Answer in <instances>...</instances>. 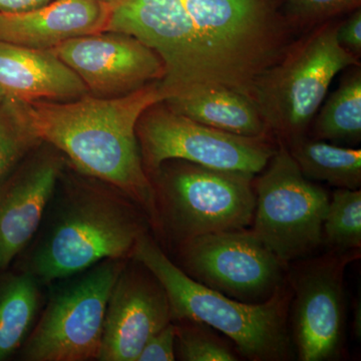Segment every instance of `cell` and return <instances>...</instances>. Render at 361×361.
Returning <instances> with one entry per match:
<instances>
[{"label":"cell","mask_w":361,"mask_h":361,"mask_svg":"<svg viewBox=\"0 0 361 361\" xmlns=\"http://www.w3.org/2000/svg\"><path fill=\"white\" fill-rule=\"evenodd\" d=\"M0 87L25 103L71 102L89 94L87 87L52 51L0 40Z\"/></svg>","instance_id":"obj_16"},{"label":"cell","mask_w":361,"mask_h":361,"mask_svg":"<svg viewBox=\"0 0 361 361\" xmlns=\"http://www.w3.org/2000/svg\"><path fill=\"white\" fill-rule=\"evenodd\" d=\"M71 189L33 253L28 272L37 281L51 283L103 261L123 260L145 233L120 191L87 183Z\"/></svg>","instance_id":"obj_4"},{"label":"cell","mask_w":361,"mask_h":361,"mask_svg":"<svg viewBox=\"0 0 361 361\" xmlns=\"http://www.w3.org/2000/svg\"><path fill=\"white\" fill-rule=\"evenodd\" d=\"M176 325V348L180 360L185 361H235L238 357L212 327L193 320H179Z\"/></svg>","instance_id":"obj_23"},{"label":"cell","mask_w":361,"mask_h":361,"mask_svg":"<svg viewBox=\"0 0 361 361\" xmlns=\"http://www.w3.org/2000/svg\"><path fill=\"white\" fill-rule=\"evenodd\" d=\"M185 273L199 283L246 303H260L283 286L285 264L253 232L208 233L179 243Z\"/></svg>","instance_id":"obj_10"},{"label":"cell","mask_w":361,"mask_h":361,"mask_svg":"<svg viewBox=\"0 0 361 361\" xmlns=\"http://www.w3.org/2000/svg\"><path fill=\"white\" fill-rule=\"evenodd\" d=\"M137 137L148 175L169 160L256 175L264 170L277 148L271 137H244L214 129L177 113L164 101L152 104L140 116Z\"/></svg>","instance_id":"obj_8"},{"label":"cell","mask_w":361,"mask_h":361,"mask_svg":"<svg viewBox=\"0 0 361 361\" xmlns=\"http://www.w3.org/2000/svg\"><path fill=\"white\" fill-rule=\"evenodd\" d=\"M313 135L331 144L356 145L361 141L360 66L342 78L315 118Z\"/></svg>","instance_id":"obj_19"},{"label":"cell","mask_w":361,"mask_h":361,"mask_svg":"<svg viewBox=\"0 0 361 361\" xmlns=\"http://www.w3.org/2000/svg\"><path fill=\"white\" fill-rule=\"evenodd\" d=\"M360 250L334 251L297 268L292 329L302 361L334 360L341 355L345 326L343 275Z\"/></svg>","instance_id":"obj_11"},{"label":"cell","mask_w":361,"mask_h":361,"mask_svg":"<svg viewBox=\"0 0 361 361\" xmlns=\"http://www.w3.org/2000/svg\"><path fill=\"white\" fill-rule=\"evenodd\" d=\"M161 82L126 96H85L71 102L25 103L40 140L66 157L80 174L116 188L159 227L155 192L137 137L140 116L167 99Z\"/></svg>","instance_id":"obj_2"},{"label":"cell","mask_w":361,"mask_h":361,"mask_svg":"<svg viewBox=\"0 0 361 361\" xmlns=\"http://www.w3.org/2000/svg\"><path fill=\"white\" fill-rule=\"evenodd\" d=\"M39 307V287L30 272L16 275L0 288V360L25 341Z\"/></svg>","instance_id":"obj_20"},{"label":"cell","mask_w":361,"mask_h":361,"mask_svg":"<svg viewBox=\"0 0 361 361\" xmlns=\"http://www.w3.org/2000/svg\"><path fill=\"white\" fill-rule=\"evenodd\" d=\"M111 13L99 0H52L32 11L0 13V40L51 51L66 40L104 32Z\"/></svg>","instance_id":"obj_15"},{"label":"cell","mask_w":361,"mask_h":361,"mask_svg":"<svg viewBox=\"0 0 361 361\" xmlns=\"http://www.w3.org/2000/svg\"><path fill=\"white\" fill-rule=\"evenodd\" d=\"M149 177L159 228L178 244L208 233L245 229L253 221L255 175L169 160Z\"/></svg>","instance_id":"obj_6"},{"label":"cell","mask_w":361,"mask_h":361,"mask_svg":"<svg viewBox=\"0 0 361 361\" xmlns=\"http://www.w3.org/2000/svg\"><path fill=\"white\" fill-rule=\"evenodd\" d=\"M276 142V151L254 182L252 232L287 265L307 257L322 245L329 198L302 174L286 145Z\"/></svg>","instance_id":"obj_7"},{"label":"cell","mask_w":361,"mask_h":361,"mask_svg":"<svg viewBox=\"0 0 361 361\" xmlns=\"http://www.w3.org/2000/svg\"><path fill=\"white\" fill-rule=\"evenodd\" d=\"M63 156L42 142L0 184V270L30 243L54 197Z\"/></svg>","instance_id":"obj_13"},{"label":"cell","mask_w":361,"mask_h":361,"mask_svg":"<svg viewBox=\"0 0 361 361\" xmlns=\"http://www.w3.org/2000/svg\"><path fill=\"white\" fill-rule=\"evenodd\" d=\"M336 37L339 44L348 49L356 58L361 56V11H353L351 16L343 23L337 25Z\"/></svg>","instance_id":"obj_26"},{"label":"cell","mask_w":361,"mask_h":361,"mask_svg":"<svg viewBox=\"0 0 361 361\" xmlns=\"http://www.w3.org/2000/svg\"><path fill=\"white\" fill-rule=\"evenodd\" d=\"M132 256L165 289L172 319L193 320L212 327L231 339L251 360L290 357L287 329L290 294L284 285L264 302H241L188 276L146 233L137 239Z\"/></svg>","instance_id":"obj_3"},{"label":"cell","mask_w":361,"mask_h":361,"mask_svg":"<svg viewBox=\"0 0 361 361\" xmlns=\"http://www.w3.org/2000/svg\"><path fill=\"white\" fill-rule=\"evenodd\" d=\"M4 97H6V94H4V90H2L1 87H0V103H1L2 99H4Z\"/></svg>","instance_id":"obj_29"},{"label":"cell","mask_w":361,"mask_h":361,"mask_svg":"<svg viewBox=\"0 0 361 361\" xmlns=\"http://www.w3.org/2000/svg\"><path fill=\"white\" fill-rule=\"evenodd\" d=\"M51 51L94 97L126 96L165 75L159 54L128 33L104 30L66 40Z\"/></svg>","instance_id":"obj_12"},{"label":"cell","mask_w":361,"mask_h":361,"mask_svg":"<svg viewBox=\"0 0 361 361\" xmlns=\"http://www.w3.org/2000/svg\"><path fill=\"white\" fill-rule=\"evenodd\" d=\"M164 102L177 113L214 129L244 137H271L257 106L237 90L203 85Z\"/></svg>","instance_id":"obj_17"},{"label":"cell","mask_w":361,"mask_h":361,"mask_svg":"<svg viewBox=\"0 0 361 361\" xmlns=\"http://www.w3.org/2000/svg\"><path fill=\"white\" fill-rule=\"evenodd\" d=\"M337 25L329 20L314 26L254 85L251 99L276 141L288 144L304 137L334 78L360 66V59L339 44Z\"/></svg>","instance_id":"obj_5"},{"label":"cell","mask_w":361,"mask_h":361,"mask_svg":"<svg viewBox=\"0 0 361 361\" xmlns=\"http://www.w3.org/2000/svg\"><path fill=\"white\" fill-rule=\"evenodd\" d=\"M285 145L307 179L325 182L341 189H360V149L344 148L305 137Z\"/></svg>","instance_id":"obj_18"},{"label":"cell","mask_w":361,"mask_h":361,"mask_svg":"<svg viewBox=\"0 0 361 361\" xmlns=\"http://www.w3.org/2000/svg\"><path fill=\"white\" fill-rule=\"evenodd\" d=\"M42 142L25 102L6 94L0 103V184Z\"/></svg>","instance_id":"obj_21"},{"label":"cell","mask_w":361,"mask_h":361,"mask_svg":"<svg viewBox=\"0 0 361 361\" xmlns=\"http://www.w3.org/2000/svg\"><path fill=\"white\" fill-rule=\"evenodd\" d=\"M299 30L284 0H122L111 7L106 27L159 54L167 99L203 85L251 99L254 85L282 59Z\"/></svg>","instance_id":"obj_1"},{"label":"cell","mask_w":361,"mask_h":361,"mask_svg":"<svg viewBox=\"0 0 361 361\" xmlns=\"http://www.w3.org/2000/svg\"><path fill=\"white\" fill-rule=\"evenodd\" d=\"M289 18L299 28L319 25L360 8L361 0H284Z\"/></svg>","instance_id":"obj_24"},{"label":"cell","mask_w":361,"mask_h":361,"mask_svg":"<svg viewBox=\"0 0 361 361\" xmlns=\"http://www.w3.org/2000/svg\"><path fill=\"white\" fill-rule=\"evenodd\" d=\"M322 239L337 252L361 247V191L341 189L334 193L322 226Z\"/></svg>","instance_id":"obj_22"},{"label":"cell","mask_w":361,"mask_h":361,"mask_svg":"<svg viewBox=\"0 0 361 361\" xmlns=\"http://www.w3.org/2000/svg\"><path fill=\"white\" fill-rule=\"evenodd\" d=\"M99 1L103 2V4H108L111 7L115 6L116 4H118V2L122 1V0H99Z\"/></svg>","instance_id":"obj_28"},{"label":"cell","mask_w":361,"mask_h":361,"mask_svg":"<svg viewBox=\"0 0 361 361\" xmlns=\"http://www.w3.org/2000/svg\"><path fill=\"white\" fill-rule=\"evenodd\" d=\"M177 327L172 322L154 334L145 344L137 361H174Z\"/></svg>","instance_id":"obj_25"},{"label":"cell","mask_w":361,"mask_h":361,"mask_svg":"<svg viewBox=\"0 0 361 361\" xmlns=\"http://www.w3.org/2000/svg\"><path fill=\"white\" fill-rule=\"evenodd\" d=\"M123 261H103L54 293L26 342L23 360H99L106 306Z\"/></svg>","instance_id":"obj_9"},{"label":"cell","mask_w":361,"mask_h":361,"mask_svg":"<svg viewBox=\"0 0 361 361\" xmlns=\"http://www.w3.org/2000/svg\"><path fill=\"white\" fill-rule=\"evenodd\" d=\"M123 267L104 316L101 361H137L146 342L172 320L165 289L147 268Z\"/></svg>","instance_id":"obj_14"},{"label":"cell","mask_w":361,"mask_h":361,"mask_svg":"<svg viewBox=\"0 0 361 361\" xmlns=\"http://www.w3.org/2000/svg\"><path fill=\"white\" fill-rule=\"evenodd\" d=\"M51 1L52 0H0V13L32 11Z\"/></svg>","instance_id":"obj_27"}]
</instances>
